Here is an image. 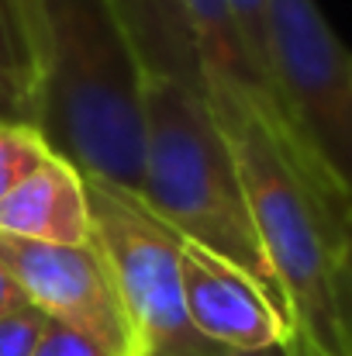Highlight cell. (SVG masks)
I'll use <instances>...</instances> for the list:
<instances>
[{"instance_id":"cell-16","label":"cell","mask_w":352,"mask_h":356,"mask_svg":"<svg viewBox=\"0 0 352 356\" xmlns=\"http://www.w3.org/2000/svg\"><path fill=\"white\" fill-rule=\"evenodd\" d=\"M14 14L21 21V31L28 38L38 80H42V66H45V52H49V24H45V0H10Z\"/></svg>"},{"instance_id":"cell-6","label":"cell","mask_w":352,"mask_h":356,"mask_svg":"<svg viewBox=\"0 0 352 356\" xmlns=\"http://www.w3.org/2000/svg\"><path fill=\"white\" fill-rule=\"evenodd\" d=\"M0 259L14 273L28 305L45 312L52 322L87 336L108 356H135L111 270L94 242L52 245L0 236Z\"/></svg>"},{"instance_id":"cell-1","label":"cell","mask_w":352,"mask_h":356,"mask_svg":"<svg viewBox=\"0 0 352 356\" xmlns=\"http://www.w3.org/2000/svg\"><path fill=\"white\" fill-rule=\"evenodd\" d=\"M49 52L38 80V128L83 177L142 194V70L104 0H45Z\"/></svg>"},{"instance_id":"cell-19","label":"cell","mask_w":352,"mask_h":356,"mask_svg":"<svg viewBox=\"0 0 352 356\" xmlns=\"http://www.w3.org/2000/svg\"><path fill=\"white\" fill-rule=\"evenodd\" d=\"M197 356H297V350H294V343H273V346H262V350H232V346L211 343Z\"/></svg>"},{"instance_id":"cell-14","label":"cell","mask_w":352,"mask_h":356,"mask_svg":"<svg viewBox=\"0 0 352 356\" xmlns=\"http://www.w3.org/2000/svg\"><path fill=\"white\" fill-rule=\"evenodd\" d=\"M335 315L346 339V353L352 356V211L339 222V252H335Z\"/></svg>"},{"instance_id":"cell-8","label":"cell","mask_w":352,"mask_h":356,"mask_svg":"<svg viewBox=\"0 0 352 356\" xmlns=\"http://www.w3.org/2000/svg\"><path fill=\"white\" fill-rule=\"evenodd\" d=\"M0 236L52 245H87L90 201L83 173L69 159L52 152L24 184L0 197Z\"/></svg>"},{"instance_id":"cell-3","label":"cell","mask_w":352,"mask_h":356,"mask_svg":"<svg viewBox=\"0 0 352 356\" xmlns=\"http://www.w3.org/2000/svg\"><path fill=\"white\" fill-rule=\"evenodd\" d=\"M208 104L242 173L266 256L287 291L297 356H349L332 287L339 252L335 211L259 111L225 94H208Z\"/></svg>"},{"instance_id":"cell-18","label":"cell","mask_w":352,"mask_h":356,"mask_svg":"<svg viewBox=\"0 0 352 356\" xmlns=\"http://www.w3.org/2000/svg\"><path fill=\"white\" fill-rule=\"evenodd\" d=\"M24 305H28L24 291L17 287L14 273H10V270H7V263L0 259V318H3V315H10V312H17V308H24Z\"/></svg>"},{"instance_id":"cell-11","label":"cell","mask_w":352,"mask_h":356,"mask_svg":"<svg viewBox=\"0 0 352 356\" xmlns=\"http://www.w3.org/2000/svg\"><path fill=\"white\" fill-rule=\"evenodd\" d=\"M228 7H232L235 21H238L242 42H245L255 70L280 90L276 66H273V38H269V0H228Z\"/></svg>"},{"instance_id":"cell-7","label":"cell","mask_w":352,"mask_h":356,"mask_svg":"<svg viewBox=\"0 0 352 356\" xmlns=\"http://www.w3.org/2000/svg\"><path fill=\"white\" fill-rule=\"evenodd\" d=\"M180 280L187 318L208 343L232 350L294 343L287 318L238 266L187 238L180 245Z\"/></svg>"},{"instance_id":"cell-5","label":"cell","mask_w":352,"mask_h":356,"mask_svg":"<svg viewBox=\"0 0 352 356\" xmlns=\"http://www.w3.org/2000/svg\"><path fill=\"white\" fill-rule=\"evenodd\" d=\"M87 180L90 242L104 256L124 308L135 356H197L211 343L190 325L180 280L183 236L156 218L138 194Z\"/></svg>"},{"instance_id":"cell-15","label":"cell","mask_w":352,"mask_h":356,"mask_svg":"<svg viewBox=\"0 0 352 356\" xmlns=\"http://www.w3.org/2000/svg\"><path fill=\"white\" fill-rule=\"evenodd\" d=\"M38 90L0 73V124H38Z\"/></svg>"},{"instance_id":"cell-13","label":"cell","mask_w":352,"mask_h":356,"mask_svg":"<svg viewBox=\"0 0 352 356\" xmlns=\"http://www.w3.org/2000/svg\"><path fill=\"white\" fill-rule=\"evenodd\" d=\"M49 315L38 312L35 305H24L10 315L0 318V356H35L45 329H49Z\"/></svg>"},{"instance_id":"cell-17","label":"cell","mask_w":352,"mask_h":356,"mask_svg":"<svg viewBox=\"0 0 352 356\" xmlns=\"http://www.w3.org/2000/svg\"><path fill=\"white\" fill-rule=\"evenodd\" d=\"M35 356H108V353L101 346H94L87 336H80V332H73V329H66L59 322H49Z\"/></svg>"},{"instance_id":"cell-4","label":"cell","mask_w":352,"mask_h":356,"mask_svg":"<svg viewBox=\"0 0 352 356\" xmlns=\"http://www.w3.org/2000/svg\"><path fill=\"white\" fill-rule=\"evenodd\" d=\"M269 38L290 124L342 222L352 211V52L318 0H269Z\"/></svg>"},{"instance_id":"cell-9","label":"cell","mask_w":352,"mask_h":356,"mask_svg":"<svg viewBox=\"0 0 352 356\" xmlns=\"http://www.w3.org/2000/svg\"><path fill=\"white\" fill-rule=\"evenodd\" d=\"M142 76L176 80L208 97L183 0H104Z\"/></svg>"},{"instance_id":"cell-12","label":"cell","mask_w":352,"mask_h":356,"mask_svg":"<svg viewBox=\"0 0 352 356\" xmlns=\"http://www.w3.org/2000/svg\"><path fill=\"white\" fill-rule=\"evenodd\" d=\"M0 73L38 90V70H35L28 38L21 31V21H17L10 0H0Z\"/></svg>"},{"instance_id":"cell-2","label":"cell","mask_w":352,"mask_h":356,"mask_svg":"<svg viewBox=\"0 0 352 356\" xmlns=\"http://www.w3.org/2000/svg\"><path fill=\"white\" fill-rule=\"evenodd\" d=\"M145 180L142 201L173 232L238 266L294 329L287 291L259 238L235 156L204 94L142 76Z\"/></svg>"},{"instance_id":"cell-10","label":"cell","mask_w":352,"mask_h":356,"mask_svg":"<svg viewBox=\"0 0 352 356\" xmlns=\"http://www.w3.org/2000/svg\"><path fill=\"white\" fill-rule=\"evenodd\" d=\"M49 156L52 145L38 124H0V197L24 184Z\"/></svg>"}]
</instances>
